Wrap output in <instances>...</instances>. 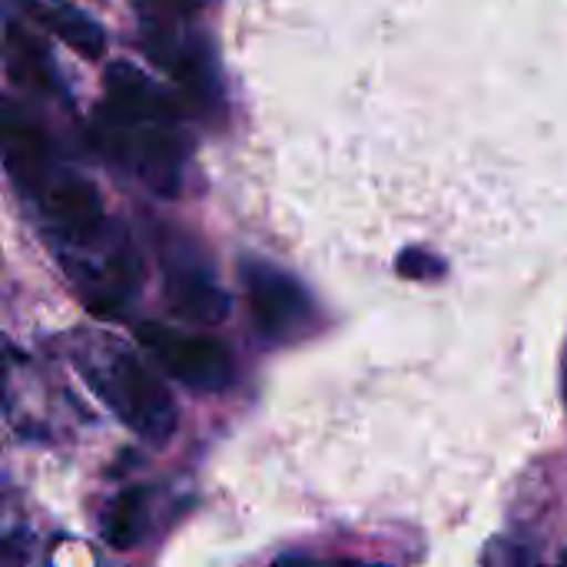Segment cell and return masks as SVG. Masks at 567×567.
I'll return each instance as SVG.
<instances>
[{
  "mask_svg": "<svg viewBox=\"0 0 567 567\" xmlns=\"http://www.w3.org/2000/svg\"><path fill=\"white\" fill-rule=\"evenodd\" d=\"M90 143L120 173L159 196H176L193 136L179 103L140 66L116 60L103 76V100L90 120Z\"/></svg>",
  "mask_w": 567,
  "mask_h": 567,
  "instance_id": "1",
  "label": "cell"
},
{
  "mask_svg": "<svg viewBox=\"0 0 567 567\" xmlns=\"http://www.w3.org/2000/svg\"><path fill=\"white\" fill-rule=\"evenodd\" d=\"M140 10V43L143 53L173 76V83L189 100L193 113L213 120L223 113V73L213 40L193 23V13L136 7Z\"/></svg>",
  "mask_w": 567,
  "mask_h": 567,
  "instance_id": "2",
  "label": "cell"
},
{
  "mask_svg": "<svg viewBox=\"0 0 567 567\" xmlns=\"http://www.w3.org/2000/svg\"><path fill=\"white\" fill-rule=\"evenodd\" d=\"M86 375L100 399L113 409V415L140 439L159 445L176 432V402L169 389L136 355L116 352Z\"/></svg>",
  "mask_w": 567,
  "mask_h": 567,
  "instance_id": "3",
  "label": "cell"
},
{
  "mask_svg": "<svg viewBox=\"0 0 567 567\" xmlns=\"http://www.w3.org/2000/svg\"><path fill=\"white\" fill-rule=\"evenodd\" d=\"M156 252L169 309L189 326H219L229 316V296L219 286L206 249L189 233L163 226L156 229Z\"/></svg>",
  "mask_w": 567,
  "mask_h": 567,
  "instance_id": "4",
  "label": "cell"
},
{
  "mask_svg": "<svg viewBox=\"0 0 567 567\" xmlns=\"http://www.w3.org/2000/svg\"><path fill=\"white\" fill-rule=\"evenodd\" d=\"M60 262L83 292V302L96 316H120L133 296L140 292L143 282V266L130 239L110 226L100 239L76 246V249H60Z\"/></svg>",
  "mask_w": 567,
  "mask_h": 567,
  "instance_id": "5",
  "label": "cell"
},
{
  "mask_svg": "<svg viewBox=\"0 0 567 567\" xmlns=\"http://www.w3.org/2000/svg\"><path fill=\"white\" fill-rule=\"evenodd\" d=\"M27 199L37 206L47 233L53 236L56 249H76L93 239H100L113 223L106 219L103 199L90 179L66 166H53L30 193Z\"/></svg>",
  "mask_w": 567,
  "mask_h": 567,
  "instance_id": "6",
  "label": "cell"
},
{
  "mask_svg": "<svg viewBox=\"0 0 567 567\" xmlns=\"http://www.w3.org/2000/svg\"><path fill=\"white\" fill-rule=\"evenodd\" d=\"M239 276L259 336H266L269 342H292L312 329L316 306L296 276L266 259H243Z\"/></svg>",
  "mask_w": 567,
  "mask_h": 567,
  "instance_id": "7",
  "label": "cell"
},
{
  "mask_svg": "<svg viewBox=\"0 0 567 567\" xmlns=\"http://www.w3.org/2000/svg\"><path fill=\"white\" fill-rule=\"evenodd\" d=\"M136 339L156 359V365L193 392H223L233 382L229 349L209 336L176 332L159 322H140Z\"/></svg>",
  "mask_w": 567,
  "mask_h": 567,
  "instance_id": "8",
  "label": "cell"
},
{
  "mask_svg": "<svg viewBox=\"0 0 567 567\" xmlns=\"http://www.w3.org/2000/svg\"><path fill=\"white\" fill-rule=\"evenodd\" d=\"M0 133H3V163H7V173L17 183V189L27 196L56 166V156L50 150V140H47V133L33 120L20 116L13 103L3 106Z\"/></svg>",
  "mask_w": 567,
  "mask_h": 567,
  "instance_id": "9",
  "label": "cell"
},
{
  "mask_svg": "<svg viewBox=\"0 0 567 567\" xmlns=\"http://www.w3.org/2000/svg\"><path fill=\"white\" fill-rule=\"evenodd\" d=\"M3 60H7V76L13 83H20L23 90H37L47 96L66 93L43 43L37 37H30L13 17H7V23H3Z\"/></svg>",
  "mask_w": 567,
  "mask_h": 567,
  "instance_id": "10",
  "label": "cell"
},
{
  "mask_svg": "<svg viewBox=\"0 0 567 567\" xmlns=\"http://www.w3.org/2000/svg\"><path fill=\"white\" fill-rule=\"evenodd\" d=\"M13 3H20L27 17H33L43 30L60 37L76 53H83V56L103 53V47H106L103 27L86 10L73 7L70 0H13Z\"/></svg>",
  "mask_w": 567,
  "mask_h": 567,
  "instance_id": "11",
  "label": "cell"
},
{
  "mask_svg": "<svg viewBox=\"0 0 567 567\" xmlns=\"http://www.w3.org/2000/svg\"><path fill=\"white\" fill-rule=\"evenodd\" d=\"M150 528V488L133 485L120 492L103 512V538L116 551H130L146 538Z\"/></svg>",
  "mask_w": 567,
  "mask_h": 567,
  "instance_id": "12",
  "label": "cell"
},
{
  "mask_svg": "<svg viewBox=\"0 0 567 567\" xmlns=\"http://www.w3.org/2000/svg\"><path fill=\"white\" fill-rule=\"evenodd\" d=\"M395 266H399V272L409 276V279H439V276L445 272V262H442L439 256L425 252V249H405V252L399 256Z\"/></svg>",
  "mask_w": 567,
  "mask_h": 567,
  "instance_id": "13",
  "label": "cell"
},
{
  "mask_svg": "<svg viewBox=\"0 0 567 567\" xmlns=\"http://www.w3.org/2000/svg\"><path fill=\"white\" fill-rule=\"evenodd\" d=\"M206 0H136V7H159V10H179V13H196Z\"/></svg>",
  "mask_w": 567,
  "mask_h": 567,
  "instance_id": "14",
  "label": "cell"
},
{
  "mask_svg": "<svg viewBox=\"0 0 567 567\" xmlns=\"http://www.w3.org/2000/svg\"><path fill=\"white\" fill-rule=\"evenodd\" d=\"M272 567H332V561H326V558H306V555H286V558H276Z\"/></svg>",
  "mask_w": 567,
  "mask_h": 567,
  "instance_id": "15",
  "label": "cell"
},
{
  "mask_svg": "<svg viewBox=\"0 0 567 567\" xmlns=\"http://www.w3.org/2000/svg\"><path fill=\"white\" fill-rule=\"evenodd\" d=\"M332 567H389V565H362V561H332Z\"/></svg>",
  "mask_w": 567,
  "mask_h": 567,
  "instance_id": "16",
  "label": "cell"
},
{
  "mask_svg": "<svg viewBox=\"0 0 567 567\" xmlns=\"http://www.w3.org/2000/svg\"><path fill=\"white\" fill-rule=\"evenodd\" d=\"M558 567H567V548L561 551V565H558Z\"/></svg>",
  "mask_w": 567,
  "mask_h": 567,
  "instance_id": "17",
  "label": "cell"
},
{
  "mask_svg": "<svg viewBox=\"0 0 567 567\" xmlns=\"http://www.w3.org/2000/svg\"><path fill=\"white\" fill-rule=\"evenodd\" d=\"M565 402H567V359H565Z\"/></svg>",
  "mask_w": 567,
  "mask_h": 567,
  "instance_id": "18",
  "label": "cell"
}]
</instances>
